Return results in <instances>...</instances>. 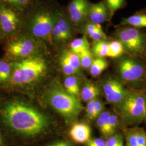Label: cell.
<instances>
[{
	"mask_svg": "<svg viewBox=\"0 0 146 146\" xmlns=\"http://www.w3.org/2000/svg\"><path fill=\"white\" fill-rule=\"evenodd\" d=\"M46 146H73V145L69 141L60 140L54 142Z\"/></svg>",
	"mask_w": 146,
	"mask_h": 146,
	"instance_id": "836d02e7",
	"label": "cell"
},
{
	"mask_svg": "<svg viewBox=\"0 0 146 146\" xmlns=\"http://www.w3.org/2000/svg\"><path fill=\"white\" fill-rule=\"evenodd\" d=\"M92 130L89 125L84 123H76L69 131V135L75 143L85 144L91 139Z\"/></svg>",
	"mask_w": 146,
	"mask_h": 146,
	"instance_id": "9a60e30c",
	"label": "cell"
},
{
	"mask_svg": "<svg viewBox=\"0 0 146 146\" xmlns=\"http://www.w3.org/2000/svg\"><path fill=\"white\" fill-rule=\"evenodd\" d=\"M116 1L119 9L121 8L124 5L125 3V0H116Z\"/></svg>",
	"mask_w": 146,
	"mask_h": 146,
	"instance_id": "e575fe53",
	"label": "cell"
},
{
	"mask_svg": "<svg viewBox=\"0 0 146 146\" xmlns=\"http://www.w3.org/2000/svg\"><path fill=\"white\" fill-rule=\"evenodd\" d=\"M90 3L88 0H72L68 7L69 21L73 26L80 27L88 21Z\"/></svg>",
	"mask_w": 146,
	"mask_h": 146,
	"instance_id": "8fae6325",
	"label": "cell"
},
{
	"mask_svg": "<svg viewBox=\"0 0 146 146\" xmlns=\"http://www.w3.org/2000/svg\"><path fill=\"white\" fill-rule=\"evenodd\" d=\"M115 35L125 52L134 57H146V36L139 29L131 27L121 28L116 31Z\"/></svg>",
	"mask_w": 146,
	"mask_h": 146,
	"instance_id": "ba28073f",
	"label": "cell"
},
{
	"mask_svg": "<svg viewBox=\"0 0 146 146\" xmlns=\"http://www.w3.org/2000/svg\"><path fill=\"white\" fill-rule=\"evenodd\" d=\"M0 116L11 131L27 139L42 135L49 124L47 117L40 111L16 100L3 104L0 109Z\"/></svg>",
	"mask_w": 146,
	"mask_h": 146,
	"instance_id": "6da1fadb",
	"label": "cell"
},
{
	"mask_svg": "<svg viewBox=\"0 0 146 146\" xmlns=\"http://www.w3.org/2000/svg\"><path fill=\"white\" fill-rule=\"evenodd\" d=\"M81 68L84 69H89L94 59V56L91 52L90 49H88L78 54Z\"/></svg>",
	"mask_w": 146,
	"mask_h": 146,
	"instance_id": "83f0119b",
	"label": "cell"
},
{
	"mask_svg": "<svg viewBox=\"0 0 146 146\" xmlns=\"http://www.w3.org/2000/svg\"><path fill=\"white\" fill-rule=\"evenodd\" d=\"M120 26H129L137 29L146 28V14H135L123 19Z\"/></svg>",
	"mask_w": 146,
	"mask_h": 146,
	"instance_id": "d6986e66",
	"label": "cell"
},
{
	"mask_svg": "<svg viewBox=\"0 0 146 146\" xmlns=\"http://www.w3.org/2000/svg\"><path fill=\"white\" fill-rule=\"evenodd\" d=\"M4 146V142H3V137L1 135V133H0V146Z\"/></svg>",
	"mask_w": 146,
	"mask_h": 146,
	"instance_id": "d590c367",
	"label": "cell"
},
{
	"mask_svg": "<svg viewBox=\"0 0 146 146\" xmlns=\"http://www.w3.org/2000/svg\"><path fill=\"white\" fill-rule=\"evenodd\" d=\"M61 56L64 58L77 72V73L81 72V66L79 57L77 54L73 52L70 49H68L64 50L62 52Z\"/></svg>",
	"mask_w": 146,
	"mask_h": 146,
	"instance_id": "7402d4cb",
	"label": "cell"
},
{
	"mask_svg": "<svg viewBox=\"0 0 146 146\" xmlns=\"http://www.w3.org/2000/svg\"><path fill=\"white\" fill-rule=\"evenodd\" d=\"M73 37L72 25L62 14L59 17L52 29V41L64 43L70 40Z\"/></svg>",
	"mask_w": 146,
	"mask_h": 146,
	"instance_id": "7c38bea8",
	"label": "cell"
},
{
	"mask_svg": "<svg viewBox=\"0 0 146 146\" xmlns=\"http://www.w3.org/2000/svg\"><path fill=\"white\" fill-rule=\"evenodd\" d=\"M3 37V35H2V31H1V29H0V40L2 38V37Z\"/></svg>",
	"mask_w": 146,
	"mask_h": 146,
	"instance_id": "8d00e7d4",
	"label": "cell"
},
{
	"mask_svg": "<svg viewBox=\"0 0 146 146\" xmlns=\"http://www.w3.org/2000/svg\"><path fill=\"white\" fill-rule=\"evenodd\" d=\"M64 88L68 94L75 97L80 95L78 78L74 75L68 76L64 80Z\"/></svg>",
	"mask_w": 146,
	"mask_h": 146,
	"instance_id": "44dd1931",
	"label": "cell"
},
{
	"mask_svg": "<svg viewBox=\"0 0 146 146\" xmlns=\"http://www.w3.org/2000/svg\"><path fill=\"white\" fill-rule=\"evenodd\" d=\"M69 48L73 52L78 54L84 50L90 48L87 37L85 35L72 41L69 44Z\"/></svg>",
	"mask_w": 146,
	"mask_h": 146,
	"instance_id": "cb8c5ba5",
	"label": "cell"
},
{
	"mask_svg": "<svg viewBox=\"0 0 146 146\" xmlns=\"http://www.w3.org/2000/svg\"><path fill=\"white\" fill-rule=\"evenodd\" d=\"M102 89L106 101L113 106L118 114L130 89L125 88L124 84L113 76H107L104 79Z\"/></svg>",
	"mask_w": 146,
	"mask_h": 146,
	"instance_id": "30bf717a",
	"label": "cell"
},
{
	"mask_svg": "<svg viewBox=\"0 0 146 146\" xmlns=\"http://www.w3.org/2000/svg\"><path fill=\"white\" fill-rule=\"evenodd\" d=\"M46 100L54 110L68 120L76 119L84 110L79 100L68 94L58 80L53 81L49 87Z\"/></svg>",
	"mask_w": 146,
	"mask_h": 146,
	"instance_id": "3957f363",
	"label": "cell"
},
{
	"mask_svg": "<svg viewBox=\"0 0 146 146\" xmlns=\"http://www.w3.org/2000/svg\"><path fill=\"white\" fill-rule=\"evenodd\" d=\"M23 22L20 11L0 1V29L3 37L12 38L18 35Z\"/></svg>",
	"mask_w": 146,
	"mask_h": 146,
	"instance_id": "9c48e42d",
	"label": "cell"
},
{
	"mask_svg": "<svg viewBox=\"0 0 146 146\" xmlns=\"http://www.w3.org/2000/svg\"><path fill=\"white\" fill-rule=\"evenodd\" d=\"M8 84L13 86H25L36 82L45 75L48 69L46 60L41 55L13 61Z\"/></svg>",
	"mask_w": 146,
	"mask_h": 146,
	"instance_id": "7a4b0ae2",
	"label": "cell"
},
{
	"mask_svg": "<svg viewBox=\"0 0 146 146\" xmlns=\"http://www.w3.org/2000/svg\"><path fill=\"white\" fill-rule=\"evenodd\" d=\"M91 52L95 57H107L108 52V42L107 41H99L94 42Z\"/></svg>",
	"mask_w": 146,
	"mask_h": 146,
	"instance_id": "d4e9b609",
	"label": "cell"
},
{
	"mask_svg": "<svg viewBox=\"0 0 146 146\" xmlns=\"http://www.w3.org/2000/svg\"><path fill=\"white\" fill-rule=\"evenodd\" d=\"M43 41L26 33L11 38L5 47L6 55L13 61L41 55Z\"/></svg>",
	"mask_w": 146,
	"mask_h": 146,
	"instance_id": "8992f818",
	"label": "cell"
},
{
	"mask_svg": "<svg viewBox=\"0 0 146 146\" xmlns=\"http://www.w3.org/2000/svg\"><path fill=\"white\" fill-rule=\"evenodd\" d=\"M11 70V63L3 59H0V84L8 83Z\"/></svg>",
	"mask_w": 146,
	"mask_h": 146,
	"instance_id": "484cf974",
	"label": "cell"
},
{
	"mask_svg": "<svg viewBox=\"0 0 146 146\" xmlns=\"http://www.w3.org/2000/svg\"><path fill=\"white\" fill-rule=\"evenodd\" d=\"M100 92L99 87L89 82L84 84L80 92V95L84 101L88 102L89 101L98 98Z\"/></svg>",
	"mask_w": 146,
	"mask_h": 146,
	"instance_id": "ac0fdd59",
	"label": "cell"
},
{
	"mask_svg": "<svg viewBox=\"0 0 146 146\" xmlns=\"http://www.w3.org/2000/svg\"><path fill=\"white\" fill-rule=\"evenodd\" d=\"M62 13L48 9L35 11L24 21L26 33L42 41L52 43V33Z\"/></svg>",
	"mask_w": 146,
	"mask_h": 146,
	"instance_id": "277c9868",
	"label": "cell"
},
{
	"mask_svg": "<svg viewBox=\"0 0 146 146\" xmlns=\"http://www.w3.org/2000/svg\"><path fill=\"white\" fill-rule=\"evenodd\" d=\"M105 140L106 146H125V140L122 132H116L107 137Z\"/></svg>",
	"mask_w": 146,
	"mask_h": 146,
	"instance_id": "f1b7e54d",
	"label": "cell"
},
{
	"mask_svg": "<svg viewBox=\"0 0 146 146\" xmlns=\"http://www.w3.org/2000/svg\"><path fill=\"white\" fill-rule=\"evenodd\" d=\"M60 64L63 72L68 76H72L78 73L72 67V66L62 56L60 58Z\"/></svg>",
	"mask_w": 146,
	"mask_h": 146,
	"instance_id": "4dcf8cb0",
	"label": "cell"
},
{
	"mask_svg": "<svg viewBox=\"0 0 146 146\" xmlns=\"http://www.w3.org/2000/svg\"><path fill=\"white\" fill-rule=\"evenodd\" d=\"M104 110V104L102 100L96 98L89 101L86 108L87 117L89 120H95Z\"/></svg>",
	"mask_w": 146,
	"mask_h": 146,
	"instance_id": "e0dca14e",
	"label": "cell"
},
{
	"mask_svg": "<svg viewBox=\"0 0 146 146\" xmlns=\"http://www.w3.org/2000/svg\"><path fill=\"white\" fill-rule=\"evenodd\" d=\"M146 107V94L130 90L117 114L124 128L137 126L144 121Z\"/></svg>",
	"mask_w": 146,
	"mask_h": 146,
	"instance_id": "5b68a950",
	"label": "cell"
},
{
	"mask_svg": "<svg viewBox=\"0 0 146 146\" xmlns=\"http://www.w3.org/2000/svg\"><path fill=\"white\" fill-rule=\"evenodd\" d=\"M125 52V48L119 40H115L108 42V52L107 57L113 58H120Z\"/></svg>",
	"mask_w": 146,
	"mask_h": 146,
	"instance_id": "603a6c76",
	"label": "cell"
},
{
	"mask_svg": "<svg viewBox=\"0 0 146 146\" xmlns=\"http://www.w3.org/2000/svg\"><path fill=\"white\" fill-rule=\"evenodd\" d=\"M109 17L110 11L104 1L90 4L88 19L89 22L96 25H100L107 21Z\"/></svg>",
	"mask_w": 146,
	"mask_h": 146,
	"instance_id": "5bb4252c",
	"label": "cell"
},
{
	"mask_svg": "<svg viewBox=\"0 0 146 146\" xmlns=\"http://www.w3.org/2000/svg\"><path fill=\"white\" fill-rule=\"evenodd\" d=\"M108 66V62L105 58L95 57L89 68L90 73L92 76L97 77L103 73Z\"/></svg>",
	"mask_w": 146,
	"mask_h": 146,
	"instance_id": "ffe728a7",
	"label": "cell"
},
{
	"mask_svg": "<svg viewBox=\"0 0 146 146\" xmlns=\"http://www.w3.org/2000/svg\"><path fill=\"white\" fill-rule=\"evenodd\" d=\"M111 111L109 110L103 111L96 119V125L103 138L106 140L107 137V129L108 121Z\"/></svg>",
	"mask_w": 146,
	"mask_h": 146,
	"instance_id": "4316f807",
	"label": "cell"
},
{
	"mask_svg": "<svg viewBox=\"0 0 146 146\" xmlns=\"http://www.w3.org/2000/svg\"><path fill=\"white\" fill-rule=\"evenodd\" d=\"M125 146H146V131L138 126L125 128L122 130Z\"/></svg>",
	"mask_w": 146,
	"mask_h": 146,
	"instance_id": "4fadbf2b",
	"label": "cell"
},
{
	"mask_svg": "<svg viewBox=\"0 0 146 146\" xmlns=\"http://www.w3.org/2000/svg\"><path fill=\"white\" fill-rule=\"evenodd\" d=\"M82 27V31L85 36H88L94 42L107 41V36L100 25H96L90 22H86Z\"/></svg>",
	"mask_w": 146,
	"mask_h": 146,
	"instance_id": "2e32d148",
	"label": "cell"
},
{
	"mask_svg": "<svg viewBox=\"0 0 146 146\" xmlns=\"http://www.w3.org/2000/svg\"><path fill=\"white\" fill-rule=\"evenodd\" d=\"M115 67L116 77L124 84L138 86L146 78V66L139 58L131 56L121 58Z\"/></svg>",
	"mask_w": 146,
	"mask_h": 146,
	"instance_id": "52a82bcc",
	"label": "cell"
},
{
	"mask_svg": "<svg viewBox=\"0 0 146 146\" xmlns=\"http://www.w3.org/2000/svg\"><path fill=\"white\" fill-rule=\"evenodd\" d=\"M105 3L110 11V18H111L115 11L119 9L116 1V0H106Z\"/></svg>",
	"mask_w": 146,
	"mask_h": 146,
	"instance_id": "d6a6232c",
	"label": "cell"
},
{
	"mask_svg": "<svg viewBox=\"0 0 146 146\" xmlns=\"http://www.w3.org/2000/svg\"><path fill=\"white\" fill-rule=\"evenodd\" d=\"M0 1L10 5L20 11L26 10L31 3V0H0Z\"/></svg>",
	"mask_w": 146,
	"mask_h": 146,
	"instance_id": "f546056e",
	"label": "cell"
},
{
	"mask_svg": "<svg viewBox=\"0 0 146 146\" xmlns=\"http://www.w3.org/2000/svg\"><path fill=\"white\" fill-rule=\"evenodd\" d=\"M144 121L146 123V113H145V119H144Z\"/></svg>",
	"mask_w": 146,
	"mask_h": 146,
	"instance_id": "74e56055",
	"label": "cell"
},
{
	"mask_svg": "<svg viewBox=\"0 0 146 146\" xmlns=\"http://www.w3.org/2000/svg\"><path fill=\"white\" fill-rule=\"evenodd\" d=\"M85 146H106V140L104 138H91L85 143Z\"/></svg>",
	"mask_w": 146,
	"mask_h": 146,
	"instance_id": "1f68e13d",
	"label": "cell"
}]
</instances>
